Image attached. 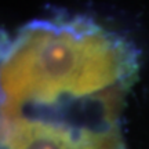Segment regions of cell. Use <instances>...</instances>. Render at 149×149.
<instances>
[{"label":"cell","mask_w":149,"mask_h":149,"mask_svg":"<svg viewBox=\"0 0 149 149\" xmlns=\"http://www.w3.org/2000/svg\"><path fill=\"white\" fill-rule=\"evenodd\" d=\"M1 119V149H126L119 124Z\"/></svg>","instance_id":"2"},{"label":"cell","mask_w":149,"mask_h":149,"mask_svg":"<svg viewBox=\"0 0 149 149\" xmlns=\"http://www.w3.org/2000/svg\"><path fill=\"white\" fill-rule=\"evenodd\" d=\"M137 70L126 40L84 21H42L3 50L1 109L123 98Z\"/></svg>","instance_id":"1"}]
</instances>
